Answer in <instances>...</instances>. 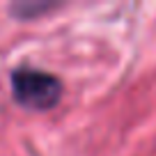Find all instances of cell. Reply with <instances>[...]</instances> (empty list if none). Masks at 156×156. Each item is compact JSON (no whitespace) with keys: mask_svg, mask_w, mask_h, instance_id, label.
I'll return each instance as SVG.
<instances>
[{"mask_svg":"<svg viewBox=\"0 0 156 156\" xmlns=\"http://www.w3.org/2000/svg\"><path fill=\"white\" fill-rule=\"evenodd\" d=\"M12 90L19 103L34 110H48L60 101V80L48 71L21 67L12 73Z\"/></svg>","mask_w":156,"mask_h":156,"instance_id":"6da1fadb","label":"cell"}]
</instances>
